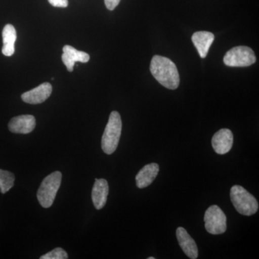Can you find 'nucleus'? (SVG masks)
<instances>
[{"label":"nucleus","mask_w":259,"mask_h":259,"mask_svg":"<svg viewBox=\"0 0 259 259\" xmlns=\"http://www.w3.org/2000/svg\"><path fill=\"white\" fill-rule=\"evenodd\" d=\"M3 47L2 52L6 56H11L15 53V42L17 40V32L13 25L8 24L3 30Z\"/></svg>","instance_id":"2eb2a0df"},{"label":"nucleus","mask_w":259,"mask_h":259,"mask_svg":"<svg viewBox=\"0 0 259 259\" xmlns=\"http://www.w3.org/2000/svg\"><path fill=\"white\" fill-rule=\"evenodd\" d=\"M67 253L63 248H56L47 254L40 256V259H67Z\"/></svg>","instance_id":"f3484780"},{"label":"nucleus","mask_w":259,"mask_h":259,"mask_svg":"<svg viewBox=\"0 0 259 259\" xmlns=\"http://www.w3.org/2000/svg\"><path fill=\"white\" fill-rule=\"evenodd\" d=\"M120 0H105V4L109 10H114L120 3Z\"/></svg>","instance_id":"6ab92c4d"},{"label":"nucleus","mask_w":259,"mask_h":259,"mask_svg":"<svg viewBox=\"0 0 259 259\" xmlns=\"http://www.w3.org/2000/svg\"><path fill=\"white\" fill-rule=\"evenodd\" d=\"M52 89V85L50 83H41L33 90L23 93L21 96L22 100L23 102L31 105L42 103L51 96Z\"/></svg>","instance_id":"1a4fd4ad"},{"label":"nucleus","mask_w":259,"mask_h":259,"mask_svg":"<svg viewBox=\"0 0 259 259\" xmlns=\"http://www.w3.org/2000/svg\"><path fill=\"white\" fill-rule=\"evenodd\" d=\"M256 61L254 52L248 47L233 48L226 53L223 62L231 67H246Z\"/></svg>","instance_id":"39448f33"},{"label":"nucleus","mask_w":259,"mask_h":259,"mask_svg":"<svg viewBox=\"0 0 259 259\" xmlns=\"http://www.w3.org/2000/svg\"><path fill=\"white\" fill-rule=\"evenodd\" d=\"M233 145V134L231 130L221 129L213 136L212 146L218 154L223 155L229 152Z\"/></svg>","instance_id":"0eeeda50"},{"label":"nucleus","mask_w":259,"mask_h":259,"mask_svg":"<svg viewBox=\"0 0 259 259\" xmlns=\"http://www.w3.org/2000/svg\"><path fill=\"white\" fill-rule=\"evenodd\" d=\"M177 238L181 248L191 259L198 258V248L193 238L182 227L177 228Z\"/></svg>","instance_id":"9b49d317"},{"label":"nucleus","mask_w":259,"mask_h":259,"mask_svg":"<svg viewBox=\"0 0 259 259\" xmlns=\"http://www.w3.org/2000/svg\"><path fill=\"white\" fill-rule=\"evenodd\" d=\"M204 221L206 231L210 234H223L226 231V215L218 205L210 206L206 210Z\"/></svg>","instance_id":"423d86ee"},{"label":"nucleus","mask_w":259,"mask_h":259,"mask_svg":"<svg viewBox=\"0 0 259 259\" xmlns=\"http://www.w3.org/2000/svg\"><path fill=\"white\" fill-rule=\"evenodd\" d=\"M15 175L12 172L0 169V192L5 194L14 186Z\"/></svg>","instance_id":"dca6fc26"},{"label":"nucleus","mask_w":259,"mask_h":259,"mask_svg":"<svg viewBox=\"0 0 259 259\" xmlns=\"http://www.w3.org/2000/svg\"><path fill=\"white\" fill-rule=\"evenodd\" d=\"M214 40V34L207 31L196 32L192 36L194 47L197 49L199 55L202 59H204L207 56L209 48Z\"/></svg>","instance_id":"4468645a"},{"label":"nucleus","mask_w":259,"mask_h":259,"mask_svg":"<svg viewBox=\"0 0 259 259\" xmlns=\"http://www.w3.org/2000/svg\"><path fill=\"white\" fill-rule=\"evenodd\" d=\"M52 6L56 8H66L69 5L68 0H48Z\"/></svg>","instance_id":"a211bd4d"},{"label":"nucleus","mask_w":259,"mask_h":259,"mask_svg":"<svg viewBox=\"0 0 259 259\" xmlns=\"http://www.w3.org/2000/svg\"><path fill=\"white\" fill-rule=\"evenodd\" d=\"M230 195L232 203L240 214L250 216L258 211V203L256 199L241 186L232 187Z\"/></svg>","instance_id":"7ed1b4c3"},{"label":"nucleus","mask_w":259,"mask_h":259,"mask_svg":"<svg viewBox=\"0 0 259 259\" xmlns=\"http://www.w3.org/2000/svg\"><path fill=\"white\" fill-rule=\"evenodd\" d=\"M35 125L36 122L33 115H23L12 118L8 127L13 134H28L35 129Z\"/></svg>","instance_id":"6e6552de"},{"label":"nucleus","mask_w":259,"mask_h":259,"mask_svg":"<svg viewBox=\"0 0 259 259\" xmlns=\"http://www.w3.org/2000/svg\"><path fill=\"white\" fill-rule=\"evenodd\" d=\"M109 193V185L104 179H95V183L92 192V199L94 206L97 209H101L106 204Z\"/></svg>","instance_id":"f8f14e48"},{"label":"nucleus","mask_w":259,"mask_h":259,"mask_svg":"<svg viewBox=\"0 0 259 259\" xmlns=\"http://www.w3.org/2000/svg\"><path fill=\"white\" fill-rule=\"evenodd\" d=\"M64 54L61 56L63 63L66 66L68 71L71 72L74 70L75 63H88L90 61V56L87 53L76 50L71 46L66 45L63 48Z\"/></svg>","instance_id":"9d476101"},{"label":"nucleus","mask_w":259,"mask_h":259,"mask_svg":"<svg viewBox=\"0 0 259 259\" xmlns=\"http://www.w3.org/2000/svg\"><path fill=\"white\" fill-rule=\"evenodd\" d=\"M62 175L60 171L53 172L42 181L37 190V198L44 208L51 207L60 187Z\"/></svg>","instance_id":"20e7f679"},{"label":"nucleus","mask_w":259,"mask_h":259,"mask_svg":"<svg viewBox=\"0 0 259 259\" xmlns=\"http://www.w3.org/2000/svg\"><path fill=\"white\" fill-rule=\"evenodd\" d=\"M148 259H155L154 257H148Z\"/></svg>","instance_id":"aec40b11"},{"label":"nucleus","mask_w":259,"mask_h":259,"mask_svg":"<svg viewBox=\"0 0 259 259\" xmlns=\"http://www.w3.org/2000/svg\"><path fill=\"white\" fill-rule=\"evenodd\" d=\"M122 126L120 114L117 111H112L102 138V151L106 154H112L117 149L122 133Z\"/></svg>","instance_id":"f03ea898"},{"label":"nucleus","mask_w":259,"mask_h":259,"mask_svg":"<svg viewBox=\"0 0 259 259\" xmlns=\"http://www.w3.org/2000/svg\"><path fill=\"white\" fill-rule=\"evenodd\" d=\"M159 172V166L156 163L146 165L140 170L136 176V186L144 189L153 183Z\"/></svg>","instance_id":"ddd939ff"},{"label":"nucleus","mask_w":259,"mask_h":259,"mask_svg":"<svg viewBox=\"0 0 259 259\" xmlns=\"http://www.w3.org/2000/svg\"><path fill=\"white\" fill-rule=\"evenodd\" d=\"M150 71L155 79L162 86L168 90H176L180 85V79L176 64L168 58L154 56L150 65Z\"/></svg>","instance_id":"f257e3e1"}]
</instances>
